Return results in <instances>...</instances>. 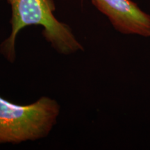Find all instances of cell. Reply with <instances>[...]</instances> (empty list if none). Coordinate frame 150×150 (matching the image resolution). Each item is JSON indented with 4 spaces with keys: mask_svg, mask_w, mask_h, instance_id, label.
Here are the masks:
<instances>
[{
    "mask_svg": "<svg viewBox=\"0 0 150 150\" xmlns=\"http://www.w3.org/2000/svg\"><path fill=\"white\" fill-rule=\"evenodd\" d=\"M12 16L11 32L0 45V53L11 63L16 58V42L18 34L29 26H40L42 35L59 54L70 55L83 51L71 28L60 22L54 16V0H7Z\"/></svg>",
    "mask_w": 150,
    "mask_h": 150,
    "instance_id": "1",
    "label": "cell"
},
{
    "mask_svg": "<svg viewBox=\"0 0 150 150\" xmlns=\"http://www.w3.org/2000/svg\"><path fill=\"white\" fill-rule=\"evenodd\" d=\"M60 111L59 104L51 97L19 105L0 96V144L16 145L46 138L57 123Z\"/></svg>",
    "mask_w": 150,
    "mask_h": 150,
    "instance_id": "2",
    "label": "cell"
},
{
    "mask_svg": "<svg viewBox=\"0 0 150 150\" xmlns=\"http://www.w3.org/2000/svg\"><path fill=\"white\" fill-rule=\"evenodd\" d=\"M118 32L150 37V15L131 0H91Z\"/></svg>",
    "mask_w": 150,
    "mask_h": 150,
    "instance_id": "3",
    "label": "cell"
}]
</instances>
